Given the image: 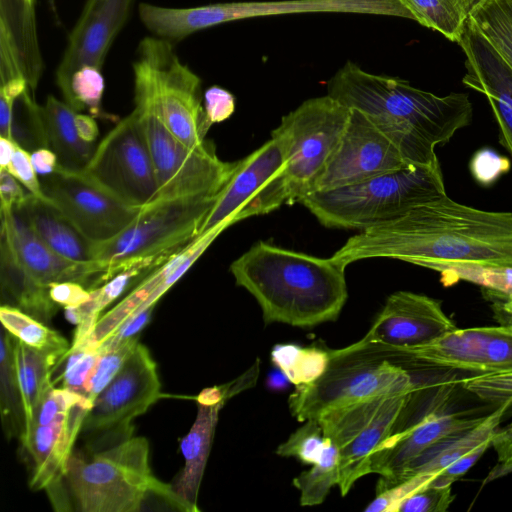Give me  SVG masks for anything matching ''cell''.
Masks as SVG:
<instances>
[{
  "mask_svg": "<svg viewBox=\"0 0 512 512\" xmlns=\"http://www.w3.org/2000/svg\"><path fill=\"white\" fill-rule=\"evenodd\" d=\"M138 337L125 341L115 349L101 351L88 380L84 397L91 403L113 380L138 344Z\"/></svg>",
  "mask_w": 512,
  "mask_h": 512,
  "instance_id": "cell-43",
  "label": "cell"
},
{
  "mask_svg": "<svg viewBox=\"0 0 512 512\" xmlns=\"http://www.w3.org/2000/svg\"><path fill=\"white\" fill-rule=\"evenodd\" d=\"M326 443L327 437L324 436L319 421L309 419L278 446L276 454L295 457L303 463L313 465L320 460Z\"/></svg>",
  "mask_w": 512,
  "mask_h": 512,
  "instance_id": "cell-42",
  "label": "cell"
},
{
  "mask_svg": "<svg viewBox=\"0 0 512 512\" xmlns=\"http://www.w3.org/2000/svg\"><path fill=\"white\" fill-rule=\"evenodd\" d=\"M232 398L228 384L202 390L196 397L197 415L189 432L182 438L180 449L184 466L172 488L187 512H199L198 494L210 454L219 412Z\"/></svg>",
  "mask_w": 512,
  "mask_h": 512,
  "instance_id": "cell-24",
  "label": "cell"
},
{
  "mask_svg": "<svg viewBox=\"0 0 512 512\" xmlns=\"http://www.w3.org/2000/svg\"><path fill=\"white\" fill-rule=\"evenodd\" d=\"M133 63L134 113L155 169L158 193L154 202L187 197L218 196L237 162L221 160L212 142L199 149L183 144L167 126L148 59L137 51Z\"/></svg>",
  "mask_w": 512,
  "mask_h": 512,
  "instance_id": "cell-5",
  "label": "cell"
},
{
  "mask_svg": "<svg viewBox=\"0 0 512 512\" xmlns=\"http://www.w3.org/2000/svg\"><path fill=\"white\" fill-rule=\"evenodd\" d=\"M411 393L352 402L332 408L317 419L324 436L339 451L338 486L342 496L367 475L369 457L389 436Z\"/></svg>",
  "mask_w": 512,
  "mask_h": 512,
  "instance_id": "cell-12",
  "label": "cell"
},
{
  "mask_svg": "<svg viewBox=\"0 0 512 512\" xmlns=\"http://www.w3.org/2000/svg\"><path fill=\"white\" fill-rule=\"evenodd\" d=\"M16 143L0 136V169H6L14 153Z\"/></svg>",
  "mask_w": 512,
  "mask_h": 512,
  "instance_id": "cell-58",
  "label": "cell"
},
{
  "mask_svg": "<svg viewBox=\"0 0 512 512\" xmlns=\"http://www.w3.org/2000/svg\"><path fill=\"white\" fill-rule=\"evenodd\" d=\"M408 165L389 137L361 111L350 108L343 135L312 192L352 185Z\"/></svg>",
  "mask_w": 512,
  "mask_h": 512,
  "instance_id": "cell-17",
  "label": "cell"
},
{
  "mask_svg": "<svg viewBox=\"0 0 512 512\" xmlns=\"http://www.w3.org/2000/svg\"><path fill=\"white\" fill-rule=\"evenodd\" d=\"M0 46L13 53L29 88L34 91L43 71L35 0H0Z\"/></svg>",
  "mask_w": 512,
  "mask_h": 512,
  "instance_id": "cell-26",
  "label": "cell"
},
{
  "mask_svg": "<svg viewBox=\"0 0 512 512\" xmlns=\"http://www.w3.org/2000/svg\"><path fill=\"white\" fill-rule=\"evenodd\" d=\"M155 306H151L124 322L112 335L104 340L97 349L112 350L125 341L138 337L140 331L149 323Z\"/></svg>",
  "mask_w": 512,
  "mask_h": 512,
  "instance_id": "cell-52",
  "label": "cell"
},
{
  "mask_svg": "<svg viewBox=\"0 0 512 512\" xmlns=\"http://www.w3.org/2000/svg\"><path fill=\"white\" fill-rule=\"evenodd\" d=\"M271 359L290 383L299 386L315 381L324 373L329 362V350L317 346L277 344L271 351Z\"/></svg>",
  "mask_w": 512,
  "mask_h": 512,
  "instance_id": "cell-37",
  "label": "cell"
},
{
  "mask_svg": "<svg viewBox=\"0 0 512 512\" xmlns=\"http://www.w3.org/2000/svg\"><path fill=\"white\" fill-rule=\"evenodd\" d=\"M75 124L79 136L85 142L94 144L99 134L96 118H94L90 114L77 112L75 115Z\"/></svg>",
  "mask_w": 512,
  "mask_h": 512,
  "instance_id": "cell-56",
  "label": "cell"
},
{
  "mask_svg": "<svg viewBox=\"0 0 512 512\" xmlns=\"http://www.w3.org/2000/svg\"><path fill=\"white\" fill-rule=\"evenodd\" d=\"M437 474H418L376 493L365 512H397L399 505L415 491L429 484Z\"/></svg>",
  "mask_w": 512,
  "mask_h": 512,
  "instance_id": "cell-47",
  "label": "cell"
},
{
  "mask_svg": "<svg viewBox=\"0 0 512 512\" xmlns=\"http://www.w3.org/2000/svg\"><path fill=\"white\" fill-rule=\"evenodd\" d=\"M458 384L479 399L495 404H510L512 408V370L472 374Z\"/></svg>",
  "mask_w": 512,
  "mask_h": 512,
  "instance_id": "cell-44",
  "label": "cell"
},
{
  "mask_svg": "<svg viewBox=\"0 0 512 512\" xmlns=\"http://www.w3.org/2000/svg\"><path fill=\"white\" fill-rule=\"evenodd\" d=\"M28 195L27 190L12 174L5 169H0L1 210L10 211L20 208Z\"/></svg>",
  "mask_w": 512,
  "mask_h": 512,
  "instance_id": "cell-54",
  "label": "cell"
},
{
  "mask_svg": "<svg viewBox=\"0 0 512 512\" xmlns=\"http://www.w3.org/2000/svg\"><path fill=\"white\" fill-rule=\"evenodd\" d=\"M105 81L102 69L83 66L72 76L70 92L64 102L74 111H87L94 118L114 120V117L102 109Z\"/></svg>",
  "mask_w": 512,
  "mask_h": 512,
  "instance_id": "cell-41",
  "label": "cell"
},
{
  "mask_svg": "<svg viewBox=\"0 0 512 512\" xmlns=\"http://www.w3.org/2000/svg\"><path fill=\"white\" fill-rule=\"evenodd\" d=\"M82 173L123 202L143 208L157 198L154 165L131 111L96 145Z\"/></svg>",
  "mask_w": 512,
  "mask_h": 512,
  "instance_id": "cell-13",
  "label": "cell"
},
{
  "mask_svg": "<svg viewBox=\"0 0 512 512\" xmlns=\"http://www.w3.org/2000/svg\"><path fill=\"white\" fill-rule=\"evenodd\" d=\"M203 106L208 121L213 125L228 119L235 111V97L220 86H211L203 95Z\"/></svg>",
  "mask_w": 512,
  "mask_h": 512,
  "instance_id": "cell-51",
  "label": "cell"
},
{
  "mask_svg": "<svg viewBox=\"0 0 512 512\" xmlns=\"http://www.w3.org/2000/svg\"><path fill=\"white\" fill-rule=\"evenodd\" d=\"M356 13L412 19L398 0H277L215 3L173 8L140 3L143 25L156 37L179 41L200 30L235 20L297 13Z\"/></svg>",
  "mask_w": 512,
  "mask_h": 512,
  "instance_id": "cell-9",
  "label": "cell"
},
{
  "mask_svg": "<svg viewBox=\"0 0 512 512\" xmlns=\"http://www.w3.org/2000/svg\"><path fill=\"white\" fill-rule=\"evenodd\" d=\"M327 95L365 114L408 164L438 162L435 148L449 142L473 117L467 93L439 96L397 77L368 73L351 61L328 81Z\"/></svg>",
  "mask_w": 512,
  "mask_h": 512,
  "instance_id": "cell-2",
  "label": "cell"
},
{
  "mask_svg": "<svg viewBox=\"0 0 512 512\" xmlns=\"http://www.w3.org/2000/svg\"><path fill=\"white\" fill-rule=\"evenodd\" d=\"M500 330L512 335V322L503 323L497 326Z\"/></svg>",
  "mask_w": 512,
  "mask_h": 512,
  "instance_id": "cell-61",
  "label": "cell"
},
{
  "mask_svg": "<svg viewBox=\"0 0 512 512\" xmlns=\"http://www.w3.org/2000/svg\"><path fill=\"white\" fill-rule=\"evenodd\" d=\"M329 362L315 381L296 386L288 404L298 421L371 397L398 395L424 388L421 367L410 351L361 338L341 349H328Z\"/></svg>",
  "mask_w": 512,
  "mask_h": 512,
  "instance_id": "cell-4",
  "label": "cell"
},
{
  "mask_svg": "<svg viewBox=\"0 0 512 512\" xmlns=\"http://www.w3.org/2000/svg\"><path fill=\"white\" fill-rule=\"evenodd\" d=\"M345 268L331 257L259 241L231 263L230 272L256 299L266 325L309 328L340 315L348 298Z\"/></svg>",
  "mask_w": 512,
  "mask_h": 512,
  "instance_id": "cell-3",
  "label": "cell"
},
{
  "mask_svg": "<svg viewBox=\"0 0 512 512\" xmlns=\"http://www.w3.org/2000/svg\"><path fill=\"white\" fill-rule=\"evenodd\" d=\"M473 178L483 186H490L499 177L509 172L510 160L491 148L477 150L470 160L469 165Z\"/></svg>",
  "mask_w": 512,
  "mask_h": 512,
  "instance_id": "cell-48",
  "label": "cell"
},
{
  "mask_svg": "<svg viewBox=\"0 0 512 512\" xmlns=\"http://www.w3.org/2000/svg\"><path fill=\"white\" fill-rule=\"evenodd\" d=\"M284 156L279 141L273 137L237 162L231 178L219 193L205 218L200 233L251 217V210L269 182L280 173Z\"/></svg>",
  "mask_w": 512,
  "mask_h": 512,
  "instance_id": "cell-23",
  "label": "cell"
},
{
  "mask_svg": "<svg viewBox=\"0 0 512 512\" xmlns=\"http://www.w3.org/2000/svg\"><path fill=\"white\" fill-rule=\"evenodd\" d=\"M161 397L157 365L146 346L138 343L113 380L95 398L79 437L83 451L96 453L133 437V420Z\"/></svg>",
  "mask_w": 512,
  "mask_h": 512,
  "instance_id": "cell-11",
  "label": "cell"
},
{
  "mask_svg": "<svg viewBox=\"0 0 512 512\" xmlns=\"http://www.w3.org/2000/svg\"><path fill=\"white\" fill-rule=\"evenodd\" d=\"M331 258L344 267L369 258L421 267L443 261L512 265V212L478 209L446 193L361 230Z\"/></svg>",
  "mask_w": 512,
  "mask_h": 512,
  "instance_id": "cell-1",
  "label": "cell"
},
{
  "mask_svg": "<svg viewBox=\"0 0 512 512\" xmlns=\"http://www.w3.org/2000/svg\"><path fill=\"white\" fill-rule=\"evenodd\" d=\"M137 51L151 65L159 105L169 129L187 147H203L212 124L202 104L201 79L180 61L169 40L145 37Z\"/></svg>",
  "mask_w": 512,
  "mask_h": 512,
  "instance_id": "cell-14",
  "label": "cell"
},
{
  "mask_svg": "<svg viewBox=\"0 0 512 512\" xmlns=\"http://www.w3.org/2000/svg\"><path fill=\"white\" fill-rule=\"evenodd\" d=\"M422 26L459 41L469 18L466 0H398Z\"/></svg>",
  "mask_w": 512,
  "mask_h": 512,
  "instance_id": "cell-35",
  "label": "cell"
},
{
  "mask_svg": "<svg viewBox=\"0 0 512 512\" xmlns=\"http://www.w3.org/2000/svg\"><path fill=\"white\" fill-rule=\"evenodd\" d=\"M0 279L2 300L47 324L58 306L50 297L49 288L35 282L15 262L8 249L0 244Z\"/></svg>",
  "mask_w": 512,
  "mask_h": 512,
  "instance_id": "cell-31",
  "label": "cell"
},
{
  "mask_svg": "<svg viewBox=\"0 0 512 512\" xmlns=\"http://www.w3.org/2000/svg\"><path fill=\"white\" fill-rule=\"evenodd\" d=\"M13 344L26 413L27 429L25 440L38 403L48 389L53 386V368L61 357L31 348L14 336Z\"/></svg>",
  "mask_w": 512,
  "mask_h": 512,
  "instance_id": "cell-34",
  "label": "cell"
},
{
  "mask_svg": "<svg viewBox=\"0 0 512 512\" xmlns=\"http://www.w3.org/2000/svg\"><path fill=\"white\" fill-rule=\"evenodd\" d=\"M31 154V161L38 175L48 176L60 168L56 154L50 148H39Z\"/></svg>",
  "mask_w": 512,
  "mask_h": 512,
  "instance_id": "cell-55",
  "label": "cell"
},
{
  "mask_svg": "<svg viewBox=\"0 0 512 512\" xmlns=\"http://www.w3.org/2000/svg\"><path fill=\"white\" fill-rule=\"evenodd\" d=\"M0 320L10 334L41 352L62 357L71 347L59 332L17 307L2 304Z\"/></svg>",
  "mask_w": 512,
  "mask_h": 512,
  "instance_id": "cell-36",
  "label": "cell"
},
{
  "mask_svg": "<svg viewBox=\"0 0 512 512\" xmlns=\"http://www.w3.org/2000/svg\"><path fill=\"white\" fill-rule=\"evenodd\" d=\"M134 0H86L71 30L55 71L63 101L70 92L73 74L83 66L103 68L105 58L126 24Z\"/></svg>",
  "mask_w": 512,
  "mask_h": 512,
  "instance_id": "cell-19",
  "label": "cell"
},
{
  "mask_svg": "<svg viewBox=\"0 0 512 512\" xmlns=\"http://www.w3.org/2000/svg\"><path fill=\"white\" fill-rule=\"evenodd\" d=\"M444 194L438 161L411 164L352 185L315 191L298 202L325 227L361 231Z\"/></svg>",
  "mask_w": 512,
  "mask_h": 512,
  "instance_id": "cell-8",
  "label": "cell"
},
{
  "mask_svg": "<svg viewBox=\"0 0 512 512\" xmlns=\"http://www.w3.org/2000/svg\"><path fill=\"white\" fill-rule=\"evenodd\" d=\"M41 185L47 200L93 244L117 236L142 209L118 199L82 172L61 167L45 176Z\"/></svg>",
  "mask_w": 512,
  "mask_h": 512,
  "instance_id": "cell-15",
  "label": "cell"
},
{
  "mask_svg": "<svg viewBox=\"0 0 512 512\" xmlns=\"http://www.w3.org/2000/svg\"><path fill=\"white\" fill-rule=\"evenodd\" d=\"M173 253L132 262L102 285L89 290L90 298L88 301L79 306L64 308L66 319L76 325L71 347L80 345L90 335L100 318L101 312L126 290L134 278L144 270L159 266Z\"/></svg>",
  "mask_w": 512,
  "mask_h": 512,
  "instance_id": "cell-29",
  "label": "cell"
},
{
  "mask_svg": "<svg viewBox=\"0 0 512 512\" xmlns=\"http://www.w3.org/2000/svg\"><path fill=\"white\" fill-rule=\"evenodd\" d=\"M469 21L512 68V0H485Z\"/></svg>",
  "mask_w": 512,
  "mask_h": 512,
  "instance_id": "cell-38",
  "label": "cell"
},
{
  "mask_svg": "<svg viewBox=\"0 0 512 512\" xmlns=\"http://www.w3.org/2000/svg\"><path fill=\"white\" fill-rule=\"evenodd\" d=\"M51 299L64 308L79 306L90 298V291L77 282H59L49 286Z\"/></svg>",
  "mask_w": 512,
  "mask_h": 512,
  "instance_id": "cell-53",
  "label": "cell"
},
{
  "mask_svg": "<svg viewBox=\"0 0 512 512\" xmlns=\"http://www.w3.org/2000/svg\"><path fill=\"white\" fill-rule=\"evenodd\" d=\"M84 401L89 400L70 390L52 386L38 403L30 428L33 425H45L60 419Z\"/></svg>",
  "mask_w": 512,
  "mask_h": 512,
  "instance_id": "cell-45",
  "label": "cell"
},
{
  "mask_svg": "<svg viewBox=\"0 0 512 512\" xmlns=\"http://www.w3.org/2000/svg\"><path fill=\"white\" fill-rule=\"evenodd\" d=\"M339 451L327 438L320 460L293 479V485L300 491L302 506H315L324 502L330 489L339 482Z\"/></svg>",
  "mask_w": 512,
  "mask_h": 512,
  "instance_id": "cell-39",
  "label": "cell"
},
{
  "mask_svg": "<svg viewBox=\"0 0 512 512\" xmlns=\"http://www.w3.org/2000/svg\"><path fill=\"white\" fill-rule=\"evenodd\" d=\"M485 0H466L467 10L469 15L472 11H474L478 6H480Z\"/></svg>",
  "mask_w": 512,
  "mask_h": 512,
  "instance_id": "cell-60",
  "label": "cell"
},
{
  "mask_svg": "<svg viewBox=\"0 0 512 512\" xmlns=\"http://www.w3.org/2000/svg\"><path fill=\"white\" fill-rule=\"evenodd\" d=\"M0 410L7 439L25 438L27 421L14 354L13 336L2 327L0 352Z\"/></svg>",
  "mask_w": 512,
  "mask_h": 512,
  "instance_id": "cell-33",
  "label": "cell"
},
{
  "mask_svg": "<svg viewBox=\"0 0 512 512\" xmlns=\"http://www.w3.org/2000/svg\"><path fill=\"white\" fill-rule=\"evenodd\" d=\"M0 244L28 276L44 287L66 281L80 283L88 290L100 285L102 270L97 262H75L57 254L15 210H1Z\"/></svg>",
  "mask_w": 512,
  "mask_h": 512,
  "instance_id": "cell-20",
  "label": "cell"
},
{
  "mask_svg": "<svg viewBox=\"0 0 512 512\" xmlns=\"http://www.w3.org/2000/svg\"><path fill=\"white\" fill-rule=\"evenodd\" d=\"M451 487L430 482L403 500L397 512H445L454 500Z\"/></svg>",
  "mask_w": 512,
  "mask_h": 512,
  "instance_id": "cell-46",
  "label": "cell"
},
{
  "mask_svg": "<svg viewBox=\"0 0 512 512\" xmlns=\"http://www.w3.org/2000/svg\"><path fill=\"white\" fill-rule=\"evenodd\" d=\"M217 197L162 200L143 207L117 236L94 244L100 285L134 261L175 252L197 237Z\"/></svg>",
  "mask_w": 512,
  "mask_h": 512,
  "instance_id": "cell-10",
  "label": "cell"
},
{
  "mask_svg": "<svg viewBox=\"0 0 512 512\" xmlns=\"http://www.w3.org/2000/svg\"><path fill=\"white\" fill-rule=\"evenodd\" d=\"M43 106L49 148L56 154L62 169L82 172L91 160L96 146L78 134L74 111L68 104L49 95Z\"/></svg>",
  "mask_w": 512,
  "mask_h": 512,
  "instance_id": "cell-30",
  "label": "cell"
},
{
  "mask_svg": "<svg viewBox=\"0 0 512 512\" xmlns=\"http://www.w3.org/2000/svg\"><path fill=\"white\" fill-rule=\"evenodd\" d=\"M489 329L456 328L435 340L407 348L426 370L453 369L473 374L489 372Z\"/></svg>",
  "mask_w": 512,
  "mask_h": 512,
  "instance_id": "cell-25",
  "label": "cell"
},
{
  "mask_svg": "<svg viewBox=\"0 0 512 512\" xmlns=\"http://www.w3.org/2000/svg\"><path fill=\"white\" fill-rule=\"evenodd\" d=\"M491 446L497 454V462L484 479L483 485L512 473V425L504 429L498 428Z\"/></svg>",
  "mask_w": 512,
  "mask_h": 512,
  "instance_id": "cell-50",
  "label": "cell"
},
{
  "mask_svg": "<svg viewBox=\"0 0 512 512\" xmlns=\"http://www.w3.org/2000/svg\"><path fill=\"white\" fill-rule=\"evenodd\" d=\"M483 417L462 416L444 412L439 408L419 413L409 397L389 436L367 461V474L376 473L381 476L376 493L392 487L406 466L426 449L446 437L476 425Z\"/></svg>",
  "mask_w": 512,
  "mask_h": 512,
  "instance_id": "cell-16",
  "label": "cell"
},
{
  "mask_svg": "<svg viewBox=\"0 0 512 512\" xmlns=\"http://www.w3.org/2000/svg\"><path fill=\"white\" fill-rule=\"evenodd\" d=\"M289 383V379L279 368L270 372L267 377V386L275 391L285 389Z\"/></svg>",
  "mask_w": 512,
  "mask_h": 512,
  "instance_id": "cell-59",
  "label": "cell"
},
{
  "mask_svg": "<svg viewBox=\"0 0 512 512\" xmlns=\"http://www.w3.org/2000/svg\"><path fill=\"white\" fill-rule=\"evenodd\" d=\"M458 44L466 57L462 82L487 98L499 127V142L512 156V68L469 18Z\"/></svg>",
  "mask_w": 512,
  "mask_h": 512,
  "instance_id": "cell-22",
  "label": "cell"
},
{
  "mask_svg": "<svg viewBox=\"0 0 512 512\" xmlns=\"http://www.w3.org/2000/svg\"><path fill=\"white\" fill-rule=\"evenodd\" d=\"M15 211L57 254L75 262H94V244L48 200L29 194Z\"/></svg>",
  "mask_w": 512,
  "mask_h": 512,
  "instance_id": "cell-27",
  "label": "cell"
},
{
  "mask_svg": "<svg viewBox=\"0 0 512 512\" xmlns=\"http://www.w3.org/2000/svg\"><path fill=\"white\" fill-rule=\"evenodd\" d=\"M509 409L508 403L499 405L476 425L435 443L406 466L395 484L418 474H439L485 441L492 439Z\"/></svg>",
  "mask_w": 512,
  "mask_h": 512,
  "instance_id": "cell-28",
  "label": "cell"
},
{
  "mask_svg": "<svg viewBox=\"0 0 512 512\" xmlns=\"http://www.w3.org/2000/svg\"><path fill=\"white\" fill-rule=\"evenodd\" d=\"M5 170L12 174L29 194L42 200H47L42 190L41 181L38 179V174L32 164L29 151L16 145L12 158Z\"/></svg>",
  "mask_w": 512,
  "mask_h": 512,
  "instance_id": "cell-49",
  "label": "cell"
},
{
  "mask_svg": "<svg viewBox=\"0 0 512 512\" xmlns=\"http://www.w3.org/2000/svg\"><path fill=\"white\" fill-rule=\"evenodd\" d=\"M490 302L492 303V309L495 313V316L499 319L501 324L512 322V300H492Z\"/></svg>",
  "mask_w": 512,
  "mask_h": 512,
  "instance_id": "cell-57",
  "label": "cell"
},
{
  "mask_svg": "<svg viewBox=\"0 0 512 512\" xmlns=\"http://www.w3.org/2000/svg\"><path fill=\"white\" fill-rule=\"evenodd\" d=\"M91 406V402L84 401L60 419L45 425H33L21 444L32 462L30 488L45 490L56 511L72 510L65 475L83 420Z\"/></svg>",
  "mask_w": 512,
  "mask_h": 512,
  "instance_id": "cell-18",
  "label": "cell"
},
{
  "mask_svg": "<svg viewBox=\"0 0 512 512\" xmlns=\"http://www.w3.org/2000/svg\"><path fill=\"white\" fill-rule=\"evenodd\" d=\"M422 267L438 272L444 286L466 281L480 286L489 301L512 300V265L443 261L428 262Z\"/></svg>",
  "mask_w": 512,
  "mask_h": 512,
  "instance_id": "cell-32",
  "label": "cell"
},
{
  "mask_svg": "<svg viewBox=\"0 0 512 512\" xmlns=\"http://www.w3.org/2000/svg\"><path fill=\"white\" fill-rule=\"evenodd\" d=\"M144 437H132L116 446L87 453L74 450L65 485L75 509L82 512H136L148 495L187 512L172 485L156 478Z\"/></svg>",
  "mask_w": 512,
  "mask_h": 512,
  "instance_id": "cell-6",
  "label": "cell"
},
{
  "mask_svg": "<svg viewBox=\"0 0 512 512\" xmlns=\"http://www.w3.org/2000/svg\"><path fill=\"white\" fill-rule=\"evenodd\" d=\"M439 300L411 291L391 294L363 337L395 347H416L456 329Z\"/></svg>",
  "mask_w": 512,
  "mask_h": 512,
  "instance_id": "cell-21",
  "label": "cell"
},
{
  "mask_svg": "<svg viewBox=\"0 0 512 512\" xmlns=\"http://www.w3.org/2000/svg\"><path fill=\"white\" fill-rule=\"evenodd\" d=\"M350 117V108L329 95L304 101L283 116L271 132L282 147L284 164L251 210L267 214L283 204L298 202L313 186L337 147Z\"/></svg>",
  "mask_w": 512,
  "mask_h": 512,
  "instance_id": "cell-7",
  "label": "cell"
},
{
  "mask_svg": "<svg viewBox=\"0 0 512 512\" xmlns=\"http://www.w3.org/2000/svg\"><path fill=\"white\" fill-rule=\"evenodd\" d=\"M27 89L13 106L10 140L30 153L39 148H49L43 106L34 100Z\"/></svg>",
  "mask_w": 512,
  "mask_h": 512,
  "instance_id": "cell-40",
  "label": "cell"
}]
</instances>
